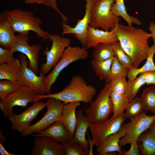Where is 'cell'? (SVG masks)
<instances>
[{
    "label": "cell",
    "instance_id": "cell-25",
    "mask_svg": "<svg viewBox=\"0 0 155 155\" xmlns=\"http://www.w3.org/2000/svg\"><path fill=\"white\" fill-rule=\"evenodd\" d=\"M155 53V44H153L150 47L148 57L144 65L140 68H133L129 70L127 76L129 81H133L141 73L150 71H155V65L153 60Z\"/></svg>",
    "mask_w": 155,
    "mask_h": 155
},
{
    "label": "cell",
    "instance_id": "cell-15",
    "mask_svg": "<svg viewBox=\"0 0 155 155\" xmlns=\"http://www.w3.org/2000/svg\"><path fill=\"white\" fill-rule=\"evenodd\" d=\"M85 13L83 18L78 20L74 27L63 22L61 36L64 34H73L80 41L83 48L86 47L87 33L90 21V11L93 0H86Z\"/></svg>",
    "mask_w": 155,
    "mask_h": 155
},
{
    "label": "cell",
    "instance_id": "cell-46",
    "mask_svg": "<svg viewBox=\"0 0 155 155\" xmlns=\"http://www.w3.org/2000/svg\"><path fill=\"white\" fill-rule=\"evenodd\" d=\"M6 140V137L3 134L1 130L0 131V143L3 144L5 143Z\"/></svg>",
    "mask_w": 155,
    "mask_h": 155
},
{
    "label": "cell",
    "instance_id": "cell-29",
    "mask_svg": "<svg viewBox=\"0 0 155 155\" xmlns=\"http://www.w3.org/2000/svg\"><path fill=\"white\" fill-rule=\"evenodd\" d=\"M93 59L96 60H105L115 56L113 44L101 43L94 48L92 54Z\"/></svg>",
    "mask_w": 155,
    "mask_h": 155
},
{
    "label": "cell",
    "instance_id": "cell-41",
    "mask_svg": "<svg viewBox=\"0 0 155 155\" xmlns=\"http://www.w3.org/2000/svg\"><path fill=\"white\" fill-rule=\"evenodd\" d=\"M145 83L147 85L155 86V71H150L145 72Z\"/></svg>",
    "mask_w": 155,
    "mask_h": 155
},
{
    "label": "cell",
    "instance_id": "cell-27",
    "mask_svg": "<svg viewBox=\"0 0 155 155\" xmlns=\"http://www.w3.org/2000/svg\"><path fill=\"white\" fill-rule=\"evenodd\" d=\"M111 10L115 15L121 17L127 23L128 25L132 26V23L140 25L141 23L139 19L136 17L130 16L127 13L124 0H115L112 5Z\"/></svg>",
    "mask_w": 155,
    "mask_h": 155
},
{
    "label": "cell",
    "instance_id": "cell-26",
    "mask_svg": "<svg viewBox=\"0 0 155 155\" xmlns=\"http://www.w3.org/2000/svg\"><path fill=\"white\" fill-rule=\"evenodd\" d=\"M110 96L113 107V114L110 118L112 119L124 113V112L128 106L129 102L125 94L111 92Z\"/></svg>",
    "mask_w": 155,
    "mask_h": 155
},
{
    "label": "cell",
    "instance_id": "cell-1",
    "mask_svg": "<svg viewBox=\"0 0 155 155\" xmlns=\"http://www.w3.org/2000/svg\"><path fill=\"white\" fill-rule=\"evenodd\" d=\"M113 30L123 49L131 58L134 68H138L148 57L150 47L148 39L152 37V34L119 22L115 24Z\"/></svg>",
    "mask_w": 155,
    "mask_h": 155
},
{
    "label": "cell",
    "instance_id": "cell-18",
    "mask_svg": "<svg viewBox=\"0 0 155 155\" xmlns=\"http://www.w3.org/2000/svg\"><path fill=\"white\" fill-rule=\"evenodd\" d=\"M32 135L34 137H49L62 144L69 142L73 139L61 121H56L43 130L38 133L33 134Z\"/></svg>",
    "mask_w": 155,
    "mask_h": 155
},
{
    "label": "cell",
    "instance_id": "cell-40",
    "mask_svg": "<svg viewBox=\"0 0 155 155\" xmlns=\"http://www.w3.org/2000/svg\"><path fill=\"white\" fill-rule=\"evenodd\" d=\"M131 147L128 151L123 152V155H139L140 154L137 142L135 141L130 144Z\"/></svg>",
    "mask_w": 155,
    "mask_h": 155
},
{
    "label": "cell",
    "instance_id": "cell-32",
    "mask_svg": "<svg viewBox=\"0 0 155 155\" xmlns=\"http://www.w3.org/2000/svg\"><path fill=\"white\" fill-rule=\"evenodd\" d=\"M144 110V106L142 102L139 97H136L129 102L124 113L126 118L131 120L139 116Z\"/></svg>",
    "mask_w": 155,
    "mask_h": 155
},
{
    "label": "cell",
    "instance_id": "cell-28",
    "mask_svg": "<svg viewBox=\"0 0 155 155\" xmlns=\"http://www.w3.org/2000/svg\"><path fill=\"white\" fill-rule=\"evenodd\" d=\"M114 56L104 61H99L93 59L92 61L93 69L100 80L106 81L108 77Z\"/></svg>",
    "mask_w": 155,
    "mask_h": 155
},
{
    "label": "cell",
    "instance_id": "cell-31",
    "mask_svg": "<svg viewBox=\"0 0 155 155\" xmlns=\"http://www.w3.org/2000/svg\"><path fill=\"white\" fill-rule=\"evenodd\" d=\"M145 72L141 73L133 81L128 82L125 94L129 102L134 98L140 88L145 84Z\"/></svg>",
    "mask_w": 155,
    "mask_h": 155
},
{
    "label": "cell",
    "instance_id": "cell-36",
    "mask_svg": "<svg viewBox=\"0 0 155 155\" xmlns=\"http://www.w3.org/2000/svg\"><path fill=\"white\" fill-rule=\"evenodd\" d=\"M125 77H118L110 82L111 92L120 94H125L128 84Z\"/></svg>",
    "mask_w": 155,
    "mask_h": 155
},
{
    "label": "cell",
    "instance_id": "cell-37",
    "mask_svg": "<svg viewBox=\"0 0 155 155\" xmlns=\"http://www.w3.org/2000/svg\"><path fill=\"white\" fill-rule=\"evenodd\" d=\"M63 145L65 155H89V152L84 150L78 143L70 141Z\"/></svg>",
    "mask_w": 155,
    "mask_h": 155
},
{
    "label": "cell",
    "instance_id": "cell-13",
    "mask_svg": "<svg viewBox=\"0 0 155 155\" xmlns=\"http://www.w3.org/2000/svg\"><path fill=\"white\" fill-rule=\"evenodd\" d=\"M21 69L18 81L22 85L27 86L33 90L38 94H45L44 90V75L38 76L28 67L29 60L23 54L20 55Z\"/></svg>",
    "mask_w": 155,
    "mask_h": 155
},
{
    "label": "cell",
    "instance_id": "cell-7",
    "mask_svg": "<svg viewBox=\"0 0 155 155\" xmlns=\"http://www.w3.org/2000/svg\"><path fill=\"white\" fill-rule=\"evenodd\" d=\"M48 98L45 102L47 111L43 117L36 123L20 133L21 135L26 136L39 133L55 122L61 121L64 104L62 102L55 98Z\"/></svg>",
    "mask_w": 155,
    "mask_h": 155
},
{
    "label": "cell",
    "instance_id": "cell-2",
    "mask_svg": "<svg viewBox=\"0 0 155 155\" xmlns=\"http://www.w3.org/2000/svg\"><path fill=\"white\" fill-rule=\"evenodd\" d=\"M96 93V88L88 85L80 75L73 77L69 84L61 91L54 94H37L35 98V102L44 98H52L63 102L64 104L71 102H82L90 103Z\"/></svg>",
    "mask_w": 155,
    "mask_h": 155
},
{
    "label": "cell",
    "instance_id": "cell-20",
    "mask_svg": "<svg viewBox=\"0 0 155 155\" xmlns=\"http://www.w3.org/2000/svg\"><path fill=\"white\" fill-rule=\"evenodd\" d=\"M83 110H79L76 113V123L74 133L71 142L79 144L85 151L89 152V148L86 133L90 123Z\"/></svg>",
    "mask_w": 155,
    "mask_h": 155
},
{
    "label": "cell",
    "instance_id": "cell-42",
    "mask_svg": "<svg viewBox=\"0 0 155 155\" xmlns=\"http://www.w3.org/2000/svg\"><path fill=\"white\" fill-rule=\"evenodd\" d=\"M149 29L152 34V37L153 39L154 44H155V24L153 22H151Z\"/></svg>",
    "mask_w": 155,
    "mask_h": 155
},
{
    "label": "cell",
    "instance_id": "cell-48",
    "mask_svg": "<svg viewBox=\"0 0 155 155\" xmlns=\"http://www.w3.org/2000/svg\"><path fill=\"white\" fill-rule=\"evenodd\" d=\"M154 115H155V111H154Z\"/></svg>",
    "mask_w": 155,
    "mask_h": 155
},
{
    "label": "cell",
    "instance_id": "cell-39",
    "mask_svg": "<svg viewBox=\"0 0 155 155\" xmlns=\"http://www.w3.org/2000/svg\"><path fill=\"white\" fill-rule=\"evenodd\" d=\"M43 4L57 11L64 23H67L68 22V18L59 10L57 7L56 0H44Z\"/></svg>",
    "mask_w": 155,
    "mask_h": 155
},
{
    "label": "cell",
    "instance_id": "cell-43",
    "mask_svg": "<svg viewBox=\"0 0 155 155\" xmlns=\"http://www.w3.org/2000/svg\"><path fill=\"white\" fill-rule=\"evenodd\" d=\"M0 154L1 155H18L11 153H10L7 151L0 142Z\"/></svg>",
    "mask_w": 155,
    "mask_h": 155
},
{
    "label": "cell",
    "instance_id": "cell-8",
    "mask_svg": "<svg viewBox=\"0 0 155 155\" xmlns=\"http://www.w3.org/2000/svg\"><path fill=\"white\" fill-rule=\"evenodd\" d=\"M48 39L52 41V46L49 50L46 48L43 51L46 56V61L41 66L40 75L48 73L59 61L65 49L71 44L69 38L62 37L58 34H49Z\"/></svg>",
    "mask_w": 155,
    "mask_h": 155
},
{
    "label": "cell",
    "instance_id": "cell-17",
    "mask_svg": "<svg viewBox=\"0 0 155 155\" xmlns=\"http://www.w3.org/2000/svg\"><path fill=\"white\" fill-rule=\"evenodd\" d=\"M126 124H123L120 130L117 133L107 137L102 144L96 147V151L99 155H116V152L119 155H123V151L119 143L121 138L126 133Z\"/></svg>",
    "mask_w": 155,
    "mask_h": 155
},
{
    "label": "cell",
    "instance_id": "cell-35",
    "mask_svg": "<svg viewBox=\"0 0 155 155\" xmlns=\"http://www.w3.org/2000/svg\"><path fill=\"white\" fill-rule=\"evenodd\" d=\"M113 46L115 55L119 61L129 70L134 68L131 58L124 51L119 41L113 43Z\"/></svg>",
    "mask_w": 155,
    "mask_h": 155
},
{
    "label": "cell",
    "instance_id": "cell-24",
    "mask_svg": "<svg viewBox=\"0 0 155 155\" xmlns=\"http://www.w3.org/2000/svg\"><path fill=\"white\" fill-rule=\"evenodd\" d=\"M137 142L140 154L155 155V135L150 129L142 133Z\"/></svg>",
    "mask_w": 155,
    "mask_h": 155
},
{
    "label": "cell",
    "instance_id": "cell-44",
    "mask_svg": "<svg viewBox=\"0 0 155 155\" xmlns=\"http://www.w3.org/2000/svg\"><path fill=\"white\" fill-rule=\"evenodd\" d=\"M26 4H43L44 0H23Z\"/></svg>",
    "mask_w": 155,
    "mask_h": 155
},
{
    "label": "cell",
    "instance_id": "cell-3",
    "mask_svg": "<svg viewBox=\"0 0 155 155\" xmlns=\"http://www.w3.org/2000/svg\"><path fill=\"white\" fill-rule=\"evenodd\" d=\"M2 13L15 32L21 34H29V31H32L44 40L48 39L49 33L40 27L41 20L34 16L32 12L15 9L4 11Z\"/></svg>",
    "mask_w": 155,
    "mask_h": 155
},
{
    "label": "cell",
    "instance_id": "cell-12",
    "mask_svg": "<svg viewBox=\"0 0 155 155\" xmlns=\"http://www.w3.org/2000/svg\"><path fill=\"white\" fill-rule=\"evenodd\" d=\"M28 34H17V41L11 50L13 53L19 52L26 56L29 61L28 67L36 73L39 71L38 64L41 47L36 44L32 46L29 45Z\"/></svg>",
    "mask_w": 155,
    "mask_h": 155
},
{
    "label": "cell",
    "instance_id": "cell-47",
    "mask_svg": "<svg viewBox=\"0 0 155 155\" xmlns=\"http://www.w3.org/2000/svg\"><path fill=\"white\" fill-rule=\"evenodd\" d=\"M93 0L94 2H97V1H99L100 0Z\"/></svg>",
    "mask_w": 155,
    "mask_h": 155
},
{
    "label": "cell",
    "instance_id": "cell-10",
    "mask_svg": "<svg viewBox=\"0 0 155 155\" xmlns=\"http://www.w3.org/2000/svg\"><path fill=\"white\" fill-rule=\"evenodd\" d=\"M125 113L113 119L99 124L90 123L89 128L92 137V143L97 147L108 136L118 132L126 120Z\"/></svg>",
    "mask_w": 155,
    "mask_h": 155
},
{
    "label": "cell",
    "instance_id": "cell-45",
    "mask_svg": "<svg viewBox=\"0 0 155 155\" xmlns=\"http://www.w3.org/2000/svg\"><path fill=\"white\" fill-rule=\"evenodd\" d=\"M149 129L155 135V119L151 123Z\"/></svg>",
    "mask_w": 155,
    "mask_h": 155
},
{
    "label": "cell",
    "instance_id": "cell-30",
    "mask_svg": "<svg viewBox=\"0 0 155 155\" xmlns=\"http://www.w3.org/2000/svg\"><path fill=\"white\" fill-rule=\"evenodd\" d=\"M140 98L143 104L144 110L154 113L155 111V86L144 89Z\"/></svg>",
    "mask_w": 155,
    "mask_h": 155
},
{
    "label": "cell",
    "instance_id": "cell-6",
    "mask_svg": "<svg viewBox=\"0 0 155 155\" xmlns=\"http://www.w3.org/2000/svg\"><path fill=\"white\" fill-rule=\"evenodd\" d=\"M88 56L87 50L83 47L69 46L65 50L63 55L51 72L44 79L45 93H51V90L62 71L71 63L79 60L86 59Z\"/></svg>",
    "mask_w": 155,
    "mask_h": 155
},
{
    "label": "cell",
    "instance_id": "cell-14",
    "mask_svg": "<svg viewBox=\"0 0 155 155\" xmlns=\"http://www.w3.org/2000/svg\"><path fill=\"white\" fill-rule=\"evenodd\" d=\"M45 107V103L36 101L20 114H16L13 113L8 117L11 124V129L20 133L24 131L31 125L32 121Z\"/></svg>",
    "mask_w": 155,
    "mask_h": 155
},
{
    "label": "cell",
    "instance_id": "cell-38",
    "mask_svg": "<svg viewBox=\"0 0 155 155\" xmlns=\"http://www.w3.org/2000/svg\"><path fill=\"white\" fill-rule=\"evenodd\" d=\"M11 49L0 47V65L13 61L16 59Z\"/></svg>",
    "mask_w": 155,
    "mask_h": 155
},
{
    "label": "cell",
    "instance_id": "cell-11",
    "mask_svg": "<svg viewBox=\"0 0 155 155\" xmlns=\"http://www.w3.org/2000/svg\"><path fill=\"white\" fill-rule=\"evenodd\" d=\"M155 119L154 115L148 116L144 111L139 116L131 120L126 124V133L120 139L119 145L123 146L133 142L137 141L139 136L149 129Z\"/></svg>",
    "mask_w": 155,
    "mask_h": 155
},
{
    "label": "cell",
    "instance_id": "cell-21",
    "mask_svg": "<svg viewBox=\"0 0 155 155\" xmlns=\"http://www.w3.org/2000/svg\"><path fill=\"white\" fill-rule=\"evenodd\" d=\"M16 32L7 19L1 13L0 15V46L7 49H11L17 41Z\"/></svg>",
    "mask_w": 155,
    "mask_h": 155
},
{
    "label": "cell",
    "instance_id": "cell-4",
    "mask_svg": "<svg viewBox=\"0 0 155 155\" xmlns=\"http://www.w3.org/2000/svg\"><path fill=\"white\" fill-rule=\"evenodd\" d=\"M115 0H100L94 2L90 11V27L101 28L106 31L113 30L115 24L119 22L121 19L111 11L112 5Z\"/></svg>",
    "mask_w": 155,
    "mask_h": 155
},
{
    "label": "cell",
    "instance_id": "cell-22",
    "mask_svg": "<svg viewBox=\"0 0 155 155\" xmlns=\"http://www.w3.org/2000/svg\"><path fill=\"white\" fill-rule=\"evenodd\" d=\"M80 104L78 102H69L64 105L62 111L61 121L73 138L76 123L75 111Z\"/></svg>",
    "mask_w": 155,
    "mask_h": 155
},
{
    "label": "cell",
    "instance_id": "cell-9",
    "mask_svg": "<svg viewBox=\"0 0 155 155\" xmlns=\"http://www.w3.org/2000/svg\"><path fill=\"white\" fill-rule=\"evenodd\" d=\"M37 94L29 87L22 86L17 90L1 100L0 108L3 116L7 117L10 116L15 106L26 108L29 103L35 102V98Z\"/></svg>",
    "mask_w": 155,
    "mask_h": 155
},
{
    "label": "cell",
    "instance_id": "cell-5",
    "mask_svg": "<svg viewBox=\"0 0 155 155\" xmlns=\"http://www.w3.org/2000/svg\"><path fill=\"white\" fill-rule=\"evenodd\" d=\"M110 83H107L101 90L96 99L90 103L89 107L84 109L85 113L92 124H99L109 119L113 112L111 98Z\"/></svg>",
    "mask_w": 155,
    "mask_h": 155
},
{
    "label": "cell",
    "instance_id": "cell-33",
    "mask_svg": "<svg viewBox=\"0 0 155 155\" xmlns=\"http://www.w3.org/2000/svg\"><path fill=\"white\" fill-rule=\"evenodd\" d=\"M129 70L128 68L121 63L119 61L117 57L115 55L109 76L105 81L106 83L110 82L117 77L127 76Z\"/></svg>",
    "mask_w": 155,
    "mask_h": 155
},
{
    "label": "cell",
    "instance_id": "cell-34",
    "mask_svg": "<svg viewBox=\"0 0 155 155\" xmlns=\"http://www.w3.org/2000/svg\"><path fill=\"white\" fill-rule=\"evenodd\" d=\"M22 86L18 81H13L7 80L0 81V98L3 100L18 89Z\"/></svg>",
    "mask_w": 155,
    "mask_h": 155
},
{
    "label": "cell",
    "instance_id": "cell-19",
    "mask_svg": "<svg viewBox=\"0 0 155 155\" xmlns=\"http://www.w3.org/2000/svg\"><path fill=\"white\" fill-rule=\"evenodd\" d=\"M118 41L117 37L113 30L106 31L89 26L87 36L86 48H94L101 43L113 44Z\"/></svg>",
    "mask_w": 155,
    "mask_h": 155
},
{
    "label": "cell",
    "instance_id": "cell-23",
    "mask_svg": "<svg viewBox=\"0 0 155 155\" xmlns=\"http://www.w3.org/2000/svg\"><path fill=\"white\" fill-rule=\"evenodd\" d=\"M21 69L20 60L17 58L11 62L0 65V80L18 81Z\"/></svg>",
    "mask_w": 155,
    "mask_h": 155
},
{
    "label": "cell",
    "instance_id": "cell-16",
    "mask_svg": "<svg viewBox=\"0 0 155 155\" xmlns=\"http://www.w3.org/2000/svg\"><path fill=\"white\" fill-rule=\"evenodd\" d=\"M31 154L32 155H65L63 145L48 137H35Z\"/></svg>",
    "mask_w": 155,
    "mask_h": 155
}]
</instances>
